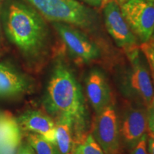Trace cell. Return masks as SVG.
Returning a JSON list of instances; mask_svg holds the SVG:
<instances>
[{
  "label": "cell",
  "mask_w": 154,
  "mask_h": 154,
  "mask_svg": "<svg viewBox=\"0 0 154 154\" xmlns=\"http://www.w3.org/2000/svg\"><path fill=\"white\" fill-rule=\"evenodd\" d=\"M3 31L25 61L41 63L49 54L50 35L47 20L23 0H7L1 7Z\"/></svg>",
  "instance_id": "cell-1"
},
{
  "label": "cell",
  "mask_w": 154,
  "mask_h": 154,
  "mask_svg": "<svg viewBox=\"0 0 154 154\" xmlns=\"http://www.w3.org/2000/svg\"><path fill=\"white\" fill-rule=\"evenodd\" d=\"M45 109L55 119L65 118L72 123L79 143L87 134L88 113L80 84L61 57H57L48 82Z\"/></svg>",
  "instance_id": "cell-2"
},
{
  "label": "cell",
  "mask_w": 154,
  "mask_h": 154,
  "mask_svg": "<svg viewBox=\"0 0 154 154\" xmlns=\"http://www.w3.org/2000/svg\"><path fill=\"white\" fill-rule=\"evenodd\" d=\"M46 20L63 22L80 29L93 30L99 17L92 7L79 0H25Z\"/></svg>",
  "instance_id": "cell-3"
},
{
  "label": "cell",
  "mask_w": 154,
  "mask_h": 154,
  "mask_svg": "<svg viewBox=\"0 0 154 154\" xmlns=\"http://www.w3.org/2000/svg\"><path fill=\"white\" fill-rule=\"evenodd\" d=\"M125 51L128 66L121 75V91L138 104L149 106L153 97V84L147 59L138 46Z\"/></svg>",
  "instance_id": "cell-4"
},
{
  "label": "cell",
  "mask_w": 154,
  "mask_h": 154,
  "mask_svg": "<svg viewBox=\"0 0 154 154\" xmlns=\"http://www.w3.org/2000/svg\"><path fill=\"white\" fill-rule=\"evenodd\" d=\"M119 6L138 41L141 44L149 42L154 32V0H126Z\"/></svg>",
  "instance_id": "cell-5"
},
{
  "label": "cell",
  "mask_w": 154,
  "mask_h": 154,
  "mask_svg": "<svg viewBox=\"0 0 154 154\" xmlns=\"http://www.w3.org/2000/svg\"><path fill=\"white\" fill-rule=\"evenodd\" d=\"M51 24L69 52L77 61L89 63L100 57L99 47L80 29L63 22Z\"/></svg>",
  "instance_id": "cell-6"
},
{
  "label": "cell",
  "mask_w": 154,
  "mask_h": 154,
  "mask_svg": "<svg viewBox=\"0 0 154 154\" xmlns=\"http://www.w3.org/2000/svg\"><path fill=\"white\" fill-rule=\"evenodd\" d=\"M92 136L105 154H119L121 145L119 121L111 103L97 114Z\"/></svg>",
  "instance_id": "cell-7"
},
{
  "label": "cell",
  "mask_w": 154,
  "mask_h": 154,
  "mask_svg": "<svg viewBox=\"0 0 154 154\" xmlns=\"http://www.w3.org/2000/svg\"><path fill=\"white\" fill-rule=\"evenodd\" d=\"M103 5L106 28L116 45L125 51L138 47V39L123 17L119 3L110 0Z\"/></svg>",
  "instance_id": "cell-8"
},
{
  "label": "cell",
  "mask_w": 154,
  "mask_h": 154,
  "mask_svg": "<svg viewBox=\"0 0 154 154\" xmlns=\"http://www.w3.org/2000/svg\"><path fill=\"white\" fill-rule=\"evenodd\" d=\"M119 131L121 142L128 149H133L149 131L145 106L138 105L126 109L119 124Z\"/></svg>",
  "instance_id": "cell-9"
},
{
  "label": "cell",
  "mask_w": 154,
  "mask_h": 154,
  "mask_svg": "<svg viewBox=\"0 0 154 154\" xmlns=\"http://www.w3.org/2000/svg\"><path fill=\"white\" fill-rule=\"evenodd\" d=\"M88 100L96 114L111 104V92L104 74L99 69H92L85 80Z\"/></svg>",
  "instance_id": "cell-10"
},
{
  "label": "cell",
  "mask_w": 154,
  "mask_h": 154,
  "mask_svg": "<svg viewBox=\"0 0 154 154\" xmlns=\"http://www.w3.org/2000/svg\"><path fill=\"white\" fill-rule=\"evenodd\" d=\"M21 130L34 133L54 143L56 136L55 121L41 111H27L17 119Z\"/></svg>",
  "instance_id": "cell-11"
},
{
  "label": "cell",
  "mask_w": 154,
  "mask_h": 154,
  "mask_svg": "<svg viewBox=\"0 0 154 154\" xmlns=\"http://www.w3.org/2000/svg\"><path fill=\"white\" fill-rule=\"evenodd\" d=\"M22 138L17 119L9 112L0 113V154H17Z\"/></svg>",
  "instance_id": "cell-12"
},
{
  "label": "cell",
  "mask_w": 154,
  "mask_h": 154,
  "mask_svg": "<svg viewBox=\"0 0 154 154\" xmlns=\"http://www.w3.org/2000/svg\"><path fill=\"white\" fill-rule=\"evenodd\" d=\"M29 88V82L23 75L10 66L0 63V96H17Z\"/></svg>",
  "instance_id": "cell-13"
},
{
  "label": "cell",
  "mask_w": 154,
  "mask_h": 154,
  "mask_svg": "<svg viewBox=\"0 0 154 154\" xmlns=\"http://www.w3.org/2000/svg\"><path fill=\"white\" fill-rule=\"evenodd\" d=\"M56 136L54 144L59 154H73L79 140L70 120L65 118L55 119Z\"/></svg>",
  "instance_id": "cell-14"
},
{
  "label": "cell",
  "mask_w": 154,
  "mask_h": 154,
  "mask_svg": "<svg viewBox=\"0 0 154 154\" xmlns=\"http://www.w3.org/2000/svg\"><path fill=\"white\" fill-rule=\"evenodd\" d=\"M26 140L36 154H59L55 144L40 135L34 133H28L26 135Z\"/></svg>",
  "instance_id": "cell-15"
},
{
  "label": "cell",
  "mask_w": 154,
  "mask_h": 154,
  "mask_svg": "<svg viewBox=\"0 0 154 154\" xmlns=\"http://www.w3.org/2000/svg\"><path fill=\"white\" fill-rule=\"evenodd\" d=\"M73 154H105L94 139L92 134H88L75 148Z\"/></svg>",
  "instance_id": "cell-16"
},
{
  "label": "cell",
  "mask_w": 154,
  "mask_h": 154,
  "mask_svg": "<svg viewBox=\"0 0 154 154\" xmlns=\"http://www.w3.org/2000/svg\"><path fill=\"white\" fill-rule=\"evenodd\" d=\"M140 48L147 59L150 69L154 73V49L150 45L149 42L141 44Z\"/></svg>",
  "instance_id": "cell-17"
},
{
  "label": "cell",
  "mask_w": 154,
  "mask_h": 154,
  "mask_svg": "<svg viewBox=\"0 0 154 154\" xmlns=\"http://www.w3.org/2000/svg\"><path fill=\"white\" fill-rule=\"evenodd\" d=\"M130 154H148L147 134L144 135L141 139L139 140V142L133 149H131Z\"/></svg>",
  "instance_id": "cell-18"
},
{
  "label": "cell",
  "mask_w": 154,
  "mask_h": 154,
  "mask_svg": "<svg viewBox=\"0 0 154 154\" xmlns=\"http://www.w3.org/2000/svg\"><path fill=\"white\" fill-rule=\"evenodd\" d=\"M146 113H147V123L149 131L151 132L154 135V106L151 104L146 107Z\"/></svg>",
  "instance_id": "cell-19"
},
{
  "label": "cell",
  "mask_w": 154,
  "mask_h": 154,
  "mask_svg": "<svg viewBox=\"0 0 154 154\" xmlns=\"http://www.w3.org/2000/svg\"><path fill=\"white\" fill-rule=\"evenodd\" d=\"M17 154H36V153L32 146L27 143L20 145Z\"/></svg>",
  "instance_id": "cell-20"
},
{
  "label": "cell",
  "mask_w": 154,
  "mask_h": 154,
  "mask_svg": "<svg viewBox=\"0 0 154 154\" xmlns=\"http://www.w3.org/2000/svg\"><path fill=\"white\" fill-rule=\"evenodd\" d=\"M148 154H154V135L151 132L147 133Z\"/></svg>",
  "instance_id": "cell-21"
},
{
  "label": "cell",
  "mask_w": 154,
  "mask_h": 154,
  "mask_svg": "<svg viewBox=\"0 0 154 154\" xmlns=\"http://www.w3.org/2000/svg\"><path fill=\"white\" fill-rule=\"evenodd\" d=\"M79 1L91 7H100L103 5L102 0H79Z\"/></svg>",
  "instance_id": "cell-22"
},
{
  "label": "cell",
  "mask_w": 154,
  "mask_h": 154,
  "mask_svg": "<svg viewBox=\"0 0 154 154\" xmlns=\"http://www.w3.org/2000/svg\"><path fill=\"white\" fill-rule=\"evenodd\" d=\"M2 19H1V7H0V49H1L2 46L3 37H2Z\"/></svg>",
  "instance_id": "cell-23"
},
{
  "label": "cell",
  "mask_w": 154,
  "mask_h": 154,
  "mask_svg": "<svg viewBox=\"0 0 154 154\" xmlns=\"http://www.w3.org/2000/svg\"><path fill=\"white\" fill-rule=\"evenodd\" d=\"M151 76H152V80H153V100H152V103L151 105L154 106V73L152 72L151 70Z\"/></svg>",
  "instance_id": "cell-24"
},
{
  "label": "cell",
  "mask_w": 154,
  "mask_h": 154,
  "mask_svg": "<svg viewBox=\"0 0 154 154\" xmlns=\"http://www.w3.org/2000/svg\"><path fill=\"white\" fill-rule=\"evenodd\" d=\"M149 43L150 44V45H151V47L154 49V40H150V41L149 42Z\"/></svg>",
  "instance_id": "cell-25"
},
{
  "label": "cell",
  "mask_w": 154,
  "mask_h": 154,
  "mask_svg": "<svg viewBox=\"0 0 154 154\" xmlns=\"http://www.w3.org/2000/svg\"><path fill=\"white\" fill-rule=\"evenodd\" d=\"M125 1H126V0H118L119 5H120V4L123 3V2H125Z\"/></svg>",
  "instance_id": "cell-26"
},
{
  "label": "cell",
  "mask_w": 154,
  "mask_h": 154,
  "mask_svg": "<svg viewBox=\"0 0 154 154\" xmlns=\"http://www.w3.org/2000/svg\"><path fill=\"white\" fill-rule=\"evenodd\" d=\"M109 1H110V0H102V2H103V5H105L106 3L108 2H109Z\"/></svg>",
  "instance_id": "cell-27"
},
{
  "label": "cell",
  "mask_w": 154,
  "mask_h": 154,
  "mask_svg": "<svg viewBox=\"0 0 154 154\" xmlns=\"http://www.w3.org/2000/svg\"><path fill=\"white\" fill-rule=\"evenodd\" d=\"M151 40H154V32L153 33V35H152V37H151Z\"/></svg>",
  "instance_id": "cell-28"
}]
</instances>
